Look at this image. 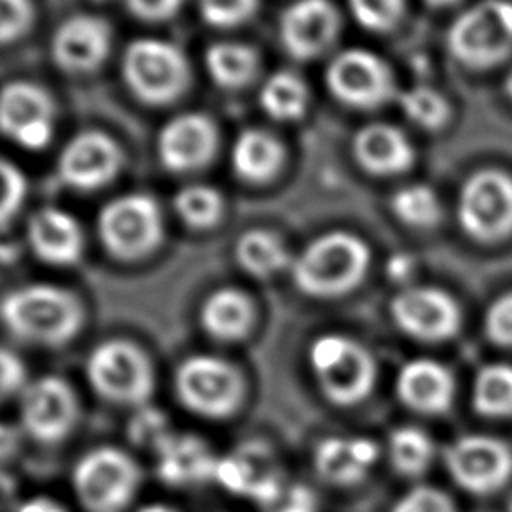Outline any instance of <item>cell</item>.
I'll return each mask as SVG.
<instances>
[{
  "instance_id": "cell-1",
  "label": "cell",
  "mask_w": 512,
  "mask_h": 512,
  "mask_svg": "<svg viewBox=\"0 0 512 512\" xmlns=\"http://www.w3.org/2000/svg\"><path fill=\"white\" fill-rule=\"evenodd\" d=\"M0 322L20 342L62 348L82 330L84 304L64 286L26 284L0 298Z\"/></svg>"
},
{
  "instance_id": "cell-2",
  "label": "cell",
  "mask_w": 512,
  "mask_h": 512,
  "mask_svg": "<svg viewBox=\"0 0 512 512\" xmlns=\"http://www.w3.org/2000/svg\"><path fill=\"white\" fill-rule=\"evenodd\" d=\"M372 264L368 242L348 230L312 238L290 264L294 286L310 298H338L356 290Z\"/></svg>"
},
{
  "instance_id": "cell-3",
  "label": "cell",
  "mask_w": 512,
  "mask_h": 512,
  "mask_svg": "<svg viewBox=\"0 0 512 512\" xmlns=\"http://www.w3.org/2000/svg\"><path fill=\"white\" fill-rule=\"evenodd\" d=\"M172 392L180 408L210 422L234 418L246 400L248 384L234 362L196 352L178 362L172 374Z\"/></svg>"
},
{
  "instance_id": "cell-4",
  "label": "cell",
  "mask_w": 512,
  "mask_h": 512,
  "mask_svg": "<svg viewBox=\"0 0 512 512\" xmlns=\"http://www.w3.org/2000/svg\"><path fill=\"white\" fill-rule=\"evenodd\" d=\"M142 484V464L114 444L88 448L70 470V488L84 512H128Z\"/></svg>"
},
{
  "instance_id": "cell-5",
  "label": "cell",
  "mask_w": 512,
  "mask_h": 512,
  "mask_svg": "<svg viewBox=\"0 0 512 512\" xmlns=\"http://www.w3.org/2000/svg\"><path fill=\"white\" fill-rule=\"evenodd\" d=\"M84 378L94 396L124 408L148 406L156 390V368L148 352L122 336L106 338L90 348Z\"/></svg>"
},
{
  "instance_id": "cell-6",
  "label": "cell",
  "mask_w": 512,
  "mask_h": 512,
  "mask_svg": "<svg viewBox=\"0 0 512 512\" xmlns=\"http://www.w3.org/2000/svg\"><path fill=\"white\" fill-rule=\"evenodd\" d=\"M450 56L470 70H492L512 56V0H476L446 30Z\"/></svg>"
},
{
  "instance_id": "cell-7",
  "label": "cell",
  "mask_w": 512,
  "mask_h": 512,
  "mask_svg": "<svg viewBox=\"0 0 512 512\" xmlns=\"http://www.w3.org/2000/svg\"><path fill=\"white\" fill-rule=\"evenodd\" d=\"M126 88L144 104L166 106L190 86L192 70L180 46L162 38H136L120 60Z\"/></svg>"
},
{
  "instance_id": "cell-8",
  "label": "cell",
  "mask_w": 512,
  "mask_h": 512,
  "mask_svg": "<svg viewBox=\"0 0 512 512\" xmlns=\"http://www.w3.org/2000/svg\"><path fill=\"white\" fill-rule=\"evenodd\" d=\"M308 366L322 396L336 406L364 400L376 378L372 354L344 334H320L308 346Z\"/></svg>"
},
{
  "instance_id": "cell-9",
  "label": "cell",
  "mask_w": 512,
  "mask_h": 512,
  "mask_svg": "<svg viewBox=\"0 0 512 512\" xmlns=\"http://www.w3.org/2000/svg\"><path fill=\"white\" fill-rule=\"evenodd\" d=\"M456 222L476 244H500L512 236V174L486 166L472 172L456 196Z\"/></svg>"
},
{
  "instance_id": "cell-10",
  "label": "cell",
  "mask_w": 512,
  "mask_h": 512,
  "mask_svg": "<svg viewBox=\"0 0 512 512\" xmlns=\"http://www.w3.org/2000/svg\"><path fill=\"white\" fill-rule=\"evenodd\" d=\"M324 82L334 100L362 112L396 102L400 92L392 66L362 46L338 50L326 64Z\"/></svg>"
},
{
  "instance_id": "cell-11",
  "label": "cell",
  "mask_w": 512,
  "mask_h": 512,
  "mask_svg": "<svg viewBox=\"0 0 512 512\" xmlns=\"http://www.w3.org/2000/svg\"><path fill=\"white\" fill-rule=\"evenodd\" d=\"M96 228L106 252L126 262L152 254L164 234L160 206L146 192H128L106 202Z\"/></svg>"
},
{
  "instance_id": "cell-12",
  "label": "cell",
  "mask_w": 512,
  "mask_h": 512,
  "mask_svg": "<svg viewBox=\"0 0 512 512\" xmlns=\"http://www.w3.org/2000/svg\"><path fill=\"white\" fill-rule=\"evenodd\" d=\"M82 416L76 388L58 374H44L26 384L18 396V428L42 446L62 444Z\"/></svg>"
},
{
  "instance_id": "cell-13",
  "label": "cell",
  "mask_w": 512,
  "mask_h": 512,
  "mask_svg": "<svg viewBox=\"0 0 512 512\" xmlns=\"http://www.w3.org/2000/svg\"><path fill=\"white\" fill-rule=\"evenodd\" d=\"M394 324L410 338L440 342L458 334L462 308L458 300L440 286H406L390 300Z\"/></svg>"
},
{
  "instance_id": "cell-14",
  "label": "cell",
  "mask_w": 512,
  "mask_h": 512,
  "mask_svg": "<svg viewBox=\"0 0 512 512\" xmlns=\"http://www.w3.org/2000/svg\"><path fill=\"white\" fill-rule=\"evenodd\" d=\"M124 166L122 146L104 130L76 132L60 150L56 174L68 188L90 192L110 184Z\"/></svg>"
},
{
  "instance_id": "cell-15",
  "label": "cell",
  "mask_w": 512,
  "mask_h": 512,
  "mask_svg": "<svg viewBox=\"0 0 512 512\" xmlns=\"http://www.w3.org/2000/svg\"><path fill=\"white\" fill-rule=\"evenodd\" d=\"M54 100L40 84L12 80L0 88V132L24 150H42L54 134Z\"/></svg>"
},
{
  "instance_id": "cell-16",
  "label": "cell",
  "mask_w": 512,
  "mask_h": 512,
  "mask_svg": "<svg viewBox=\"0 0 512 512\" xmlns=\"http://www.w3.org/2000/svg\"><path fill=\"white\" fill-rule=\"evenodd\" d=\"M342 16L332 0H294L278 20V36L284 52L308 62L324 56L338 40Z\"/></svg>"
},
{
  "instance_id": "cell-17",
  "label": "cell",
  "mask_w": 512,
  "mask_h": 512,
  "mask_svg": "<svg viewBox=\"0 0 512 512\" xmlns=\"http://www.w3.org/2000/svg\"><path fill=\"white\" fill-rule=\"evenodd\" d=\"M446 468L460 488L472 494H492L512 474V452L492 436L466 434L448 446Z\"/></svg>"
},
{
  "instance_id": "cell-18",
  "label": "cell",
  "mask_w": 512,
  "mask_h": 512,
  "mask_svg": "<svg viewBox=\"0 0 512 512\" xmlns=\"http://www.w3.org/2000/svg\"><path fill=\"white\" fill-rule=\"evenodd\" d=\"M218 144V126L210 116L202 112H182L160 128L156 152L168 172L188 174L208 166L216 156Z\"/></svg>"
},
{
  "instance_id": "cell-19",
  "label": "cell",
  "mask_w": 512,
  "mask_h": 512,
  "mask_svg": "<svg viewBox=\"0 0 512 512\" xmlns=\"http://www.w3.org/2000/svg\"><path fill=\"white\" fill-rule=\"evenodd\" d=\"M224 490L250 498L260 504L282 500V476L274 464L272 452L260 442H248L220 456L214 466V476Z\"/></svg>"
},
{
  "instance_id": "cell-20",
  "label": "cell",
  "mask_w": 512,
  "mask_h": 512,
  "mask_svg": "<svg viewBox=\"0 0 512 512\" xmlns=\"http://www.w3.org/2000/svg\"><path fill=\"white\" fill-rule=\"evenodd\" d=\"M110 46L112 28L102 16L74 14L56 26L50 56L68 74H88L104 64Z\"/></svg>"
},
{
  "instance_id": "cell-21",
  "label": "cell",
  "mask_w": 512,
  "mask_h": 512,
  "mask_svg": "<svg viewBox=\"0 0 512 512\" xmlns=\"http://www.w3.org/2000/svg\"><path fill=\"white\" fill-rule=\"evenodd\" d=\"M352 158L370 176L390 178L406 174L416 164L410 136L390 122H368L352 138Z\"/></svg>"
},
{
  "instance_id": "cell-22",
  "label": "cell",
  "mask_w": 512,
  "mask_h": 512,
  "mask_svg": "<svg viewBox=\"0 0 512 512\" xmlns=\"http://www.w3.org/2000/svg\"><path fill=\"white\" fill-rule=\"evenodd\" d=\"M26 240L36 258L52 266L76 264L84 250V234L78 220L56 206H42L30 216Z\"/></svg>"
},
{
  "instance_id": "cell-23",
  "label": "cell",
  "mask_w": 512,
  "mask_h": 512,
  "mask_svg": "<svg viewBox=\"0 0 512 512\" xmlns=\"http://www.w3.org/2000/svg\"><path fill=\"white\" fill-rule=\"evenodd\" d=\"M152 452L156 456V476L168 486H190L214 476L218 458L198 436L172 430Z\"/></svg>"
},
{
  "instance_id": "cell-24",
  "label": "cell",
  "mask_w": 512,
  "mask_h": 512,
  "mask_svg": "<svg viewBox=\"0 0 512 512\" xmlns=\"http://www.w3.org/2000/svg\"><path fill=\"white\" fill-rule=\"evenodd\" d=\"M198 320L212 340L234 344L252 334L256 326V306L244 290L220 286L204 298Z\"/></svg>"
},
{
  "instance_id": "cell-25",
  "label": "cell",
  "mask_w": 512,
  "mask_h": 512,
  "mask_svg": "<svg viewBox=\"0 0 512 512\" xmlns=\"http://www.w3.org/2000/svg\"><path fill=\"white\" fill-rule=\"evenodd\" d=\"M378 458V446L366 436H326L314 448V470L328 484L360 482Z\"/></svg>"
},
{
  "instance_id": "cell-26",
  "label": "cell",
  "mask_w": 512,
  "mask_h": 512,
  "mask_svg": "<svg viewBox=\"0 0 512 512\" xmlns=\"http://www.w3.org/2000/svg\"><path fill=\"white\" fill-rule=\"evenodd\" d=\"M400 400L422 414H438L450 406L454 380L446 366L430 358L406 362L396 378Z\"/></svg>"
},
{
  "instance_id": "cell-27",
  "label": "cell",
  "mask_w": 512,
  "mask_h": 512,
  "mask_svg": "<svg viewBox=\"0 0 512 512\" xmlns=\"http://www.w3.org/2000/svg\"><path fill=\"white\" fill-rule=\"evenodd\" d=\"M286 162L282 140L264 128H244L230 150L234 174L250 184H262L278 176Z\"/></svg>"
},
{
  "instance_id": "cell-28",
  "label": "cell",
  "mask_w": 512,
  "mask_h": 512,
  "mask_svg": "<svg viewBox=\"0 0 512 512\" xmlns=\"http://www.w3.org/2000/svg\"><path fill=\"white\" fill-rule=\"evenodd\" d=\"M258 52L242 42H214L206 48L204 64L212 82L226 90L248 86L258 72Z\"/></svg>"
},
{
  "instance_id": "cell-29",
  "label": "cell",
  "mask_w": 512,
  "mask_h": 512,
  "mask_svg": "<svg viewBox=\"0 0 512 512\" xmlns=\"http://www.w3.org/2000/svg\"><path fill=\"white\" fill-rule=\"evenodd\" d=\"M234 258L238 266L256 278H268L292 264L282 238L266 228H250L236 238Z\"/></svg>"
},
{
  "instance_id": "cell-30",
  "label": "cell",
  "mask_w": 512,
  "mask_h": 512,
  "mask_svg": "<svg viewBox=\"0 0 512 512\" xmlns=\"http://www.w3.org/2000/svg\"><path fill=\"white\" fill-rule=\"evenodd\" d=\"M262 110L278 122L300 120L310 104V90L304 78L292 70L272 72L260 86Z\"/></svg>"
},
{
  "instance_id": "cell-31",
  "label": "cell",
  "mask_w": 512,
  "mask_h": 512,
  "mask_svg": "<svg viewBox=\"0 0 512 512\" xmlns=\"http://www.w3.org/2000/svg\"><path fill=\"white\" fill-rule=\"evenodd\" d=\"M390 210L398 222L416 230L436 228L444 218V204L438 192L424 182L400 186L390 196Z\"/></svg>"
},
{
  "instance_id": "cell-32",
  "label": "cell",
  "mask_w": 512,
  "mask_h": 512,
  "mask_svg": "<svg viewBox=\"0 0 512 512\" xmlns=\"http://www.w3.org/2000/svg\"><path fill=\"white\" fill-rule=\"evenodd\" d=\"M396 104L408 122L426 132H438L452 120L450 100L428 84H414L400 90Z\"/></svg>"
},
{
  "instance_id": "cell-33",
  "label": "cell",
  "mask_w": 512,
  "mask_h": 512,
  "mask_svg": "<svg viewBox=\"0 0 512 512\" xmlns=\"http://www.w3.org/2000/svg\"><path fill=\"white\" fill-rule=\"evenodd\" d=\"M472 404L476 412L492 418L512 414V366L488 364L478 370L472 384Z\"/></svg>"
},
{
  "instance_id": "cell-34",
  "label": "cell",
  "mask_w": 512,
  "mask_h": 512,
  "mask_svg": "<svg viewBox=\"0 0 512 512\" xmlns=\"http://www.w3.org/2000/svg\"><path fill=\"white\" fill-rule=\"evenodd\" d=\"M174 210L190 228H212L224 214V198L214 186L188 184L176 192Z\"/></svg>"
},
{
  "instance_id": "cell-35",
  "label": "cell",
  "mask_w": 512,
  "mask_h": 512,
  "mask_svg": "<svg viewBox=\"0 0 512 512\" xmlns=\"http://www.w3.org/2000/svg\"><path fill=\"white\" fill-rule=\"evenodd\" d=\"M388 454L398 472L406 476H416L428 468L434 456V444L426 432L404 426L390 434Z\"/></svg>"
},
{
  "instance_id": "cell-36",
  "label": "cell",
  "mask_w": 512,
  "mask_h": 512,
  "mask_svg": "<svg viewBox=\"0 0 512 512\" xmlns=\"http://www.w3.org/2000/svg\"><path fill=\"white\" fill-rule=\"evenodd\" d=\"M352 18L374 34L394 32L406 16V0H346Z\"/></svg>"
},
{
  "instance_id": "cell-37",
  "label": "cell",
  "mask_w": 512,
  "mask_h": 512,
  "mask_svg": "<svg viewBox=\"0 0 512 512\" xmlns=\"http://www.w3.org/2000/svg\"><path fill=\"white\" fill-rule=\"evenodd\" d=\"M28 194L26 174L0 156V226L8 224L22 208Z\"/></svg>"
},
{
  "instance_id": "cell-38",
  "label": "cell",
  "mask_w": 512,
  "mask_h": 512,
  "mask_svg": "<svg viewBox=\"0 0 512 512\" xmlns=\"http://www.w3.org/2000/svg\"><path fill=\"white\" fill-rule=\"evenodd\" d=\"M258 0H198V12L208 26L236 28L252 18Z\"/></svg>"
},
{
  "instance_id": "cell-39",
  "label": "cell",
  "mask_w": 512,
  "mask_h": 512,
  "mask_svg": "<svg viewBox=\"0 0 512 512\" xmlns=\"http://www.w3.org/2000/svg\"><path fill=\"white\" fill-rule=\"evenodd\" d=\"M32 24V0H0V46L20 40Z\"/></svg>"
},
{
  "instance_id": "cell-40",
  "label": "cell",
  "mask_w": 512,
  "mask_h": 512,
  "mask_svg": "<svg viewBox=\"0 0 512 512\" xmlns=\"http://www.w3.org/2000/svg\"><path fill=\"white\" fill-rule=\"evenodd\" d=\"M484 332L494 344L512 348V290L490 302L484 312Z\"/></svg>"
},
{
  "instance_id": "cell-41",
  "label": "cell",
  "mask_w": 512,
  "mask_h": 512,
  "mask_svg": "<svg viewBox=\"0 0 512 512\" xmlns=\"http://www.w3.org/2000/svg\"><path fill=\"white\" fill-rule=\"evenodd\" d=\"M138 416L132 420L130 424V438L140 444V446H148L150 450H154L158 446V442L170 434V426H168V418L156 410L148 406L138 408Z\"/></svg>"
},
{
  "instance_id": "cell-42",
  "label": "cell",
  "mask_w": 512,
  "mask_h": 512,
  "mask_svg": "<svg viewBox=\"0 0 512 512\" xmlns=\"http://www.w3.org/2000/svg\"><path fill=\"white\" fill-rule=\"evenodd\" d=\"M392 512H454V508L440 490L416 486L394 504Z\"/></svg>"
},
{
  "instance_id": "cell-43",
  "label": "cell",
  "mask_w": 512,
  "mask_h": 512,
  "mask_svg": "<svg viewBox=\"0 0 512 512\" xmlns=\"http://www.w3.org/2000/svg\"><path fill=\"white\" fill-rule=\"evenodd\" d=\"M28 382L24 360L14 350L0 346V400L20 396Z\"/></svg>"
},
{
  "instance_id": "cell-44",
  "label": "cell",
  "mask_w": 512,
  "mask_h": 512,
  "mask_svg": "<svg viewBox=\"0 0 512 512\" xmlns=\"http://www.w3.org/2000/svg\"><path fill=\"white\" fill-rule=\"evenodd\" d=\"M184 0H124L126 10L144 22L170 20L182 6Z\"/></svg>"
},
{
  "instance_id": "cell-45",
  "label": "cell",
  "mask_w": 512,
  "mask_h": 512,
  "mask_svg": "<svg viewBox=\"0 0 512 512\" xmlns=\"http://www.w3.org/2000/svg\"><path fill=\"white\" fill-rule=\"evenodd\" d=\"M282 506L278 512H316V500L308 488L292 486L282 496Z\"/></svg>"
},
{
  "instance_id": "cell-46",
  "label": "cell",
  "mask_w": 512,
  "mask_h": 512,
  "mask_svg": "<svg viewBox=\"0 0 512 512\" xmlns=\"http://www.w3.org/2000/svg\"><path fill=\"white\" fill-rule=\"evenodd\" d=\"M22 436L24 434L20 428L0 422V462L10 460L18 452V444Z\"/></svg>"
},
{
  "instance_id": "cell-47",
  "label": "cell",
  "mask_w": 512,
  "mask_h": 512,
  "mask_svg": "<svg viewBox=\"0 0 512 512\" xmlns=\"http://www.w3.org/2000/svg\"><path fill=\"white\" fill-rule=\"evenodd\" d=\"M16 512H68V510L56 498L46 496V494H38V496H30V498L22 500L18 504Z\"/></svg>"
},
{
  "instance_id": "cell-48",
  "label": "cell",
  "mask_w": 512,
  "mask_h": 512,
  "mask_svg": "<svg viewBox=\"0 0 512 512\" xmlns=\"http://www.w3.org/2000/svg\"><path fill=\"white\" fill-rule=\"evenodd\" d=\"M134 512H182V510H178L166 502H146V504L138 506Z\"/></svg>"
},
{
  "instance_id": "cell-49",
  "label": "cell",
  "mask_w": 512,
  "mask_h": 512,
  "mask_svg": "<svg viewBox=\"0 0 512 512\" xmlns=\"http://www.w3.org/2000/svg\"><path fill=\"white\" fill-rule=\"evenodd\" d=\"M428 8H436V10H444L450 6H456L460 0H422Z\"/></svg>"
},
{
  "instance_id": "cell-50",
  "label": "cell",
  "mask_w": 512,
  "mask_h": 512,
  "mask_svg": "<svg viewBox=\"0 0 512 512\" xmlns=\"http://www.w3.org/2000/svg\"><path fill=\"white\" fill-rule=\"evenodd\" d=\"M502 88H504V94L508 96V100L512 102V68L506 72L504 82H502Z\"/></svg>"
},
{
  "instance_id": "cell-51",
  "label": "cell",
  "mask_w": 512,
  "mask_h": 512,
  "mask_svg": "<svg viewBox=\"0 0 512 512\" xmlns=\"http://www.w3.org/2000/svg\"><path fill=\"white\" fill-rule=\"evenodd\" d=\"M508 510H510V512H512V496H510V498H508Z\"/></svg>"
}]
</instances>
